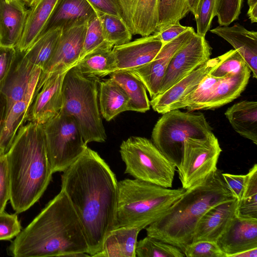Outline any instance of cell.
<instances>
[{"label": "cell", "instance_id": "obj_13", "mask_svg": "<svg viewBox=\"0 0 257 257\" xmlns=\"http://www.w3.org/2000/svg\"><path fill=\"white\" fill-rule=\"evenodd\" d=\"M195 33L194 28L190 27L175 39L164 44L151 61L128 70L136 74L141 80L151 99L160 93L162 81L171 58Z\"/></svg>", "mask_w": 257, "mask_h": 257}, {"label": "cell", "instance_id": "obj_39", "mask_svg": "<svg viewBox=\"0 0 257 257\" xmlns=\"http://www.w3.org/2000/svg\"><path fill=\"white\" fill-rule=\"evenodd\" d=\"M243 0H216L214 16L219 26H229L238 19Z\"/></svg>", "mask_w": 257, "mask_h": 257}, {"label": "cell", "instance_id": "obj_27", "mask_svg": "<svg viewBox=\"0 0 257 257\" xmlns=\"http://www.w3.org/2000/svg\"><path fill=\"white\" fill-rule=\"evenodd\" d=\"M141 230L134 226L112 229L106 237L97 257H136L137 238Z\"/></svg>", "mask_w": 257, "mask_h": 257}, {"label": "cell", "instance_id": "obj_54", "mask_svg": "<svg viewBox=\"0 0 257 257\" xmlns=\"http://www.w3.org/2000/svg\"><path fill=\"white\" fill-rule=\"evenodd\" d=\"M36 0H27V2L26 3V6L30 8L34 3Z\"/></svg>", "mask_w": 257, "mask_h": 257}, {"label": "cell", "instance_id": "obj_28", "mask_svg": "<svg viewBox=\"0 0 257 257\" xmlns=\"http://www.w3.org/2000/svg\"><path fill=\"white\" fill-rule=\"evenodd\" d=\"M250 73V70L246 66L237 73L220 78L203 109H215L237 98L245 89Z\"/></svg>", "mask_w": 257, "mask_h": 257}, {"label": "cell", "instance_id": "obj_34", "mask_svg": "<svg viewBox=\"0 0 257 257\" xmlns=\"http://www.w3.org/2000/svg\"><path fill=\"white\" fill-rule=\"evenodd\" d=\"M96 13L105 41L113 46L131 41L133 35L122 19L107 13Z\"/></svg>", "mask_w": 257, "mask_h": 257}, {"label": "cell", "instance_id": "obj_42", "mask_svg": "<svg viewBox=\"0 0 257 257\" xmlns=\"http://www.w3.org/2000/svg\"><path fill=\"white\" fill-rule=\"evenodd\" d=\"M186 257H226L216 242L207 240L192 241L183 250Z\"/></svg>", "mask_w": 257, "mask_h": 257}, {"label": "cell", "instance_id": "obj_14", "mask_svg": "<svg viewBox=\"0 0 257 257\" xmlns=\"http://www.w3.org/2000/svg\"><path fill=\"white\" fill-rule=\"evenodd\" d=\"M67 70L54 72L47 78L33 101L27 121L43 124L60 112L62 84Z\"/></svg>", "mask_w": 257, "mask_h": 257}, {"label": "cell", "instance_id": "obj_2", "mask_svg": "<svg viewBox=\"0 0 257 257\" xmlns=\"http://www.w3.org/2000/svg\"><path fill=\"white\" fill-rule=\"evenodd\" d=\"M81 223L62 190L11 242L14 257L90 256Z\"/></svg>", "mask_w": 257, "mask_h": 257}, {"label": "cell", "instance_id": "obj_16", "mask_svg": "<svg viewBox=\"0 0 257 257\" xmlns=\"http://www.w3.org/2000/svg\"><path fill=\"white\" fill-rule=\"evenodd\" d=\"M218 61V57L210 59L164 92L151 99L150 105L154 110L161 114L171 110L176 104L195 89Z\"/></svg>", "mask_w": 257, "mask_h": 257}, {"label": "cell", "instance_id": "obj_48", "mask_svg": "<svg viewBox=\"0 0 257 257\" xmlns=\"http://www.w3.org/2000/svg\"><path fill=\"white\" fill-rule=\"evenodd\" d=\"M190 27L182 26L180 22L171 25L165 28L156 31L163 45L170 42L187 31Z\"/></svg>", "mask_w": 257, "mask_h": 257}, {"label": "cell", "instance_id": "obj_1", "mask_svg": "<svg viewBox=\"0 0 257 257\" xmlns=\"http://www.w3.org/2000/svg\"><path fill=\"white\" fill-rule=\"evenodd\" d=\"M61 189L83 226L90 256L99 252L115 227L118 182L108 164L86 148L61 175Z\"/></svg>", "mask_w": 257, "mask_h": 257}, {"label": "cell", "instance_id": "obj_4", "mask_svg": "<svg viewBox=\"0 0 257 257\" xmlns=\"http://www.w3.org/2000/svg\"><path fill=\"white\" fill-rule=\"evenodd\" d=\"M217 169L206 179L186 190L160 218L146 228L147 235L172 244L183 252L192 242L196 225L209 210L236 199Z\"/></svg>", "mask_w": 257, "mask_h": 257}, {"label": "cell", "instance_id": "obj_8", "mask_svg": "<svg viewBox=\"0 0 257 257\" xmlns=\"http://www.w3.org/2000/svg\"><path fill=\"white\" fill-rule=\"evenodd\" d=\"M119 153L125 174L163 187H172L176 166L150 140L131 137L122 141Z\"/></svg>", "mask_w": 257, "mask_h": 257}, {"label": "cell", "instance_id": "obj_17", "mask_svg": "<svg viewBox=\"0 0 257 257\" xmlns=\"http://www.w3.org/2000/svg\"><path fill=\"white\" fill-rule=\"evenodd\" d=\"M216 242L226 257L257 247V219L236 215Z\"/></svg>", "mask_w": 257, "mask_h": 257}, {"label": "cell", "instance_id": "obj_37", "mask_svg": "<svg viewBox=\"0 0 257 257\" xmlns=\"http://www.w3.org/2000/svg\"><path fill=\"white\" fill-rule=\"evenodd\" d=\"M136 253L138 257L185 256L178 247L147 235L137 242Z\"/></svg>", "mask_w": 257, "mask_h": 257}, {"label": "cell", "instance_id": "obj_9", "mask_svg": "<svg viewBox=\"0 0 257 257\" xmlns=\"http://www.w3.org/2000/svg\"><path fill=\"white\" fill-rule=\"evenodd\" d=\"M53 173L63 172L87 147L75 119L60 111L42 124Z\"/></svg>", "mask_w": 257, "mask_h": 257}, {"label": "cell", "instance_id": "obj_45", "mask_svg": "<svg viewBox=\"0 0 257 257\" xmlns=\"http://www.w3.org/2000/svg\"><path fill=\"white\" fill-rule=\"evenodd\" d=\"M10 182L5 154L0 155V212L5 210L10 200Z\"/></svg>", "mask_w": 257, "mask_h": 257}, {"label": "cell", "instance_id": "obj_11", "mask_svg": "<svg viewBox=\"0 0 257 257\" xmlns=\"http://www.w3.org/2000/svg\"><path fill=\"white\" fill-rule=\"evenodd\" d=\"M211 55V48L205 38L195 32L171 58L159 94L207 62Z\"/></svg>", "mask_w": 257, "mask_h": 257}, {"label": "cell", "instance_id": "obj_26", "mask_svg": "<svg viewBox=\"0 0 257 257\" xmlns=\"http://www.w3.org/2000/svg\"><path fill=\"white\" fill-rule=\"evenodd\" d=\"M113 47V45L104 41L85 55L74 66L87 76L100 78L109 75L117 70Z\"/></svg>", "mask_w": 257, "mask_h": 257}, {"label": "cell", "instance_id": "obj_53", "mask_svg": "<svg viewBox=\"0 0 257 257\" xmlns=\"http://www.w3.org/2000/svg\"><path fill=\"white\" fill-rule=\"evenodd\" d=\"M6 2L9 4H12L14 5H22L25 4L22 1L20 0H5Z\"/></svg>", "mask_w": 257, "mask_h": 257}, {"label": "cell", "instance_id": "obj_5", "mask_svg": "<svg viewBox=\"0 0 257 257\" xmlns=\"http://www.w3.org/2000/svg\"><path fill=\"white\" fill-rule=\"evenodd\" d=\"M186 190L165 188L135 178L118 181L115 228L134 226L141 230L146 228L166 212Z\"/></svg>", "mask_w": 257, "mask_h": 257}, {"label": "cell", "instance_id": "obj_49", "mask_svg": "<svg viewBox=\"0 0 257 257\" xmlns=\"http://www.w3.org/2000/svg\"><path fill=\"white\" fill-rule=\"evenodd\" d=\"M7 115V100L0 91V135L2 132Z\"/></svg>", "mask_w": 257, "mask_h": 257}, {"label": "cell", "instance_id": "obj_23", "mask_svg": "<svg viewBox=\"0 0 257 257\" xmlns=\"http://www.w3.org/2000/svg\"><path fill=\"white\" fill-rule=\"evenodd\" d=\"M159 0H130L124 21L133 35L148 36L157 30Z\"/></svg>", "mask_w": 257, "mask_h": 257}, {"label": "cell", "instance_id": "obj_56", "mask_svg": "<svg viewBox=\"0 0 257 257\" xmlns=\"http://www.w3.org/2000/svg\"><path fill=\"white\" fill-rule=\"evenodd\" d=\"M120 2H121L123 0H120Z\"/></svg>", "mask_w": 257, "mask_h": 257}, {"label": "cell", "instance_id": "obj_21", "mask_svg": "<svg viewBox=\"0 0 257 257\" xmlns=\"http://www.w3.org/2000/svg\"><path fill=\"white\" fill-rule=\"evenodd\" d=\"M96 16V11L87 0H58L41 35L53 29L63 30L84 23Z\"/></svg>", "mask_w": 257, "mask_h": 257}, {"label": "cell", "instance_id": "obj_25", "mask_svg": "<svg viewBox=\"0 0 257 257\" xmlns=\"http://www.w3.org/2000/svg\"><path fill=\"white\" fill-rule=\"evenodd\" d=\"M28 9L25 4L0 0V45L16 48L22 36Z\"/></svg>", "mask_w": 257, "mask_h": 257}, {"label": "cell", "instance_id": "obj_6", "mask_svg": "<svg viewBox=\"0 0 257 257\" xmlns=\"http://www.w3.org/2000/svg\"><path fill=\"white\" fill-rule=\"evenodd\" d=\"M99 78L83 75L74 66L66 72L60 111L74 117L85 143H103L107 138L98 108Z\"/></svg>", "mask_w": 257, "mask_h": 257}, {"label": "cell", "instance_id": "obj_15", "mask_svg": "<svg viewBox=\"0 0 257 257\" xmlns=\"http://www.w3.org/2000/svg\"><path fill=\"white\" fill-rule=\"evenodd\" d=\"M163 44L154 33L112 48L117 70H131L146 64L156 57Z\"/></svg>", "mask_w": 257, "mask_h": 257}, {"label": "cell", "instance_id": "obj_46", "mask_svg": "<svg viewBox=\"0 0 257 257\" xmlns=\"http://www.w3.org/2000/svg\"><path fill=\"white\" fill-rule=\"evenodd\" d=\"M96 12L118 17L123 21V10L120 0H87Z\"/></svg>", "mask_w": 257, "mask_h": 257}, {"label": "cell", "instance_id": "obj_36", "mask_svg": "<svg viewBox=\"0 0 257 257\" xmlns=\"http://www.w3.org/2000/svg\"><path fill=\"white\" fill-rule=\"evenodd\" d=\"M189 12L187 0H159L156 31L180 22Z\"/></svg>", "mask_w": 257, "mask_h": 257}, {"label": "cell", "instance_id": "obj_38", "mask_svg": "<svg viewBox=\"0 0 257 257\" xmlns=\"http://www.w3.org/2000/svg\"><path fill=\"white\" fill-rule=\"evenodd\" d=\"M247 66L240 54L235 50L231 49L218 56V61L209 74L217 78H222L229 75L238 73Z\"/></svg>", "mask_w": 257, "mask_h": 257}, {"label": "cell", "instance_id": "obj_20", "mask_svg": "<svg viewBox=\"0 0 257 257\" xmlns=\"http://www.w3.org/2000/svg\"><path fill=\"white\" fill-rule=\"evenodd\" d=\"M40 69L31 64L23 53H18L1 90L7 100V114L12 106L26 95L35 75Z\"/></svg>", "mask_w": 257, "mask_h": 257}, {"label": "cell", "instance_id": "obj_51", "mask_svg": "<svg viewBox=\"0 0 257 257\" xmlns=\"http://www.w3.org/2000/svg\"><path fill=\"white\" fill-rule=\"evenodd\" d=\"M232 257H257V247L239 252Z\"/></svg>", "mask_w": 257, "mask_h": 257}, {"label": "cell", "instance_id": "obj_29", "mask_svg": "<svg viewBox=\"0 0 257 257\" xmlns=\"http://www.w3.org/2000/svg\"><path fill=\"white\" fill-rule=\"evenodd\" d=\"M224 114L234 131L257 145V102L243 100L228 108Z\"/></svg>", "mask_w": 257, "mask_h": 257}, {"label": "cell", "instance_id": "obj_50", "mask_svg": "<svg viewBox=\"0 0 257 257\" xmlns=\"http://www.w3.org/2000/svg\"><path fill=\"white\" fill-rule=\"evenodd\" d=\"M248 10L247 16L251 23L257 22V0H247Z\"/></svg>", "mask_w": 257, "mask_h": 257}, {"label": "cell", "instance_id": "obj_7", "mask_svg": "<svg viewBox=\"0 0 257 257\" xmlns=\"http://www.w3.org/2000/svg\"><path fill=\"white\" fill-rule=\"evenodd\" d=\"M152 133V142L177 167L185 141L202 139L213 134L212 128L201 112L173 109L162 114Z\"/></svg>", "mask_w": 257, "mask_h": 257}, {"label": "cell", "instance_id": "obj_35", "mask_svg": "<svg viewBox=\"0 0 257 257\" xmlns=\"http://www.w3.org/2000/svg\"><path fill=\"white\" fill-rule=\"evenodd\" d=\"M246 176L245 187L238 203L236 214L240 217L257 219L256 164L253 165Z\"/></svg>", "mask_w": 257, "mask_h": 257}, {"label": "cell", "instance_id": "obj_41", "mask_svg": "<svg viewBox=\"0 0 257 257\" xmlns=\"http://www.w3.org/2000/svg\"><path fill=\"white\" fill-rule=\"evenodd\" d=\"M104 41L100 21L97 15L87 21L82 50L79 60Z\"/></svg>", "mask_w": 257, "mask_h": 257}, {"label": "cell", "instance_id": "obj_55", "mask_svg": "<svg viewBox=\"0 0 257 257\" xmlns=\"http://www.w3.org/2000/svg\"><path fill=\"white\" fill-rule=\"evenodd\" d=\"M21 1H22L23 3H24V4L26 5V2H27V0H20Z\"/></svg>", "mask_w": 257, "mask_h": 257}, {"label": "cell", "instance_id": "obj_44", "mask_svg": "<svg viewBox=\"0 0 257 257\" xmlns=\"http://www.w3.org/2000/svg\"><path fill=\"white\" fill-rule=\"evenodd\" d=\"M15 47L0 45V91L18 56Z\"/></svg>", "mask_w": 257, "mask_h": 257}, {"label": "cell", "instance_id": "obj_22", "mask_svg": "<svg viewBox=\"0 0 257 257\" xmlns=\"http://www.w3.org/2000/svg\"><path fill=\"white\" fill-rule=\"evenodd\" d=\"M41 72V69L37 71L26 95L12 106L7 115L0 135V155L7 153L18 131L27 122L31 105L38 93L37 86Z\"/></svg>", "mask_w": 257, "mask_h": 257}, {"label": "cell", "instance_id": "obj_33", "mask_svg": "<svg viewBox=\"0 0 257 257\" xmlns=\"http://www.w3.org/2000/svg\"><path fill=\"white\" fill-rule=\"evenodd\" d=\"M219 79L208 74L195 89L176 104L172 110L186 109L193 111L203 109Z\"/></svg>", "mask_w": 257, "mask_h": 257}, {"label": "cell", "instance_id": "obj_19", "mask_svg": "<svg viewBox=\"0 0 257 257\" xmlns=\"http://www.w3.org/2000/svg\"><path fill=\"white\" fill-rule=\"evenodd\" d=\"M210 32L229 43L242 56L252 73L257 78V32L249 31L239 23L231 26H219Z\"/></svg>", "mask_w": 257, "mask_h": 257}, {"label": "cell", "instance_id": "obj_10", "mask_svg": "<svg viewBox=\"0 0 257 257\" xmlns=\"http://www.w3.org/2000/svg\"><path fill=\"white\" fill-rule=\"evenodd\" d=\"M221 152L213 133L205 138L186 139L177 167L182 188L187 190L215 171Z\"/></svg>", "mask_w": 257, "mask_h": 257}, {"label": "cell", "instance_id": "obj_12", "mask_svg": "<svg viewBox=\"0 0 257 257\" xmlns=\"http://www.w3.org/2000/svg\"><path fill=\"white\" fill-rule=\"evenodd\" d=\"M87 22L62 30L52 54L42 70L37 86L38 91L52 73L68 70L78 61L82 50Z\"/></svg>", "mask_w": 257, "mask_h": 257}, {"label": "cell", "instance_id": "obj_30", "mask_svg": "<svg viewBox=\"0 0 257 257\" xmlns=\"http://www.w3.org/2000/svg\"><path fill=\"white\" fill-rule=\"evenodd\" d=\"M98 97L103 117L109 121L119 113L128 111L129 98L121 86L111 78L99 81Z\"/></svg>", "mask_w": 257, "mask_h": 257}, {"label": "cell", "instance_id": "obj_18", "mask_svg": "<svg viewBox=\"0 0 257 257\" xmlns=\"http://www.w3.org/2000/svg\"><path fill=\"white\" fill-rule=\"evenodd\" d=\"M238 203L237 200L234 199L219 204L206 212L196 225L192 242H216L236 215Z\"/></svg>", "mask_w": 257, "mask_h": 257}, {"label": "cell", "instance_id": "obj_3", "mask_svg": "<svg viewBox=\"0 0 257 257\" xmlns=\"http://www.w3.org/2000/svg\"><path fill=\"white\" fill-rule=\"evenodd\" d=\"M10 201L16 213L29 209L42 197L53 174L48 159L42 124L22 125L5 154Z\"/></svg>", "mask_w": 257, "mask_h": 257}, {"label": "cell", "instance_id": "obj_40", "mask_svg": "<svg viewBox=\"0 0 257 257\" xmlns=\"http://www.w3.org/2000/svg\"><path fill=\"white\" fill-rule=\"evenodd\" d=\"M216 0H200L194 16L198 35L205 37L214 16Z\"/></svg>", "mask_w": 257, "mask_h": 257}, {"label": "cell", "instance_id": "obj_24", "mask_svg": "<svg viewBox=\"0 0 257 257\" xmlns=\"http://www.w3.org/2000/svg\"><path fill=\"white\" fill-rule=\"evenodd\" d=\"M58 0H36L28 9L23 31L16 49L25 52L41 36Z\"/></svg>", "mask_w": 257, "mask_h": 257}, {"label": "cell", "instance_id": "obj_47", "mask_svg": "<svg viewBox=\"0 0 257 257\" xmlns=\"http://www.w3.org/2000/svg\"><path fill=\"white\" fill-rule=\"evenodd\" d=\"M223 178L229 190L239 202L242 197L246 182V175L222 174Z\"/></svg>", "mask_w": 257, "mask_h": 257}, {"label": "cell", "instance_id": "obj_31", "mask_svg": "<svg viewBox=\"0 0 257 257\" xmlns=\"http://www.w3.org/2000/svg\"><path fill=\"white\" fill-rule=\"evenodd\" d=\"M109 75L126 93L129 98L128 111L145 112L150 109L146 88L136 74L128 70H116Z\"/></svg>", "mask_w": 257, "mask_h": 257}, {"label": "cell", "instance_id": "obj_43", "mask_svg": "<svg viewBox=\"0 0 257 257\" xmlns=\"http://www.w3.org/2000/svg\"><path fill=\"white\" fill-rule=\"evenodd\" d=\"M21 230L17 214L0 212V240H11L17 236Z\"/></svg>", "mask_w": 257, "mask_h": 257}, {"label": "cell", "instance_id": "obj_32", "mask_svg": "<svg viewBox=\"0 0 257 257\" xmlns=\"http://www.w3.org/2000/svg\"><path fill=\"white\" fill-rule=\"evenodd\" d=\"M62 31V29L57 28L41 35L23 53L25 57L31 64L42 70L50 58Z\"/></svg>", "mask_w": 257, "mask_h": 257}, {"label": "cell", "instance_id": "obj_52", "mask_svg": "<svg viewBox=\"0 0 257 257\" xmlns=\"http://www.w3.org/2000/svg\"><path fill=\"white\" fill-rule=\"evenodd\" d=\"M188 6L190 12H191L194 16L195 15L197 8L200 0H187Z\"/></svg>", "mask_w": 257, "mask_h": 257}]
</instances>
